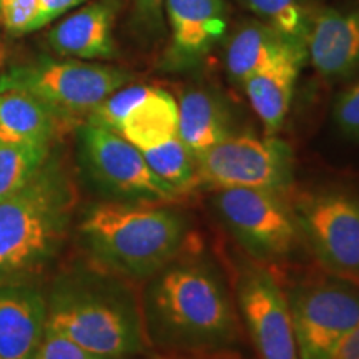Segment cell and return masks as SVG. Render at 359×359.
Listing matches in <instances>:
<instances>
[{
  "mask_svg": "<svg viewBox=\"0 0 359 359\" xmlns=\"http://www.w3.org/2000/svg\"><path fill=\"white\" fill-rule=\"evenodd\" d=\"M156 359H241L233 353H208V354H165Z\"/></svg>",
  "mask_w": 359,
  "mask_h": 359,
  "instance_id": "cell-29",
  "label": "cell"
},
{
  "mask_svg": "<svg viewBox=\"0 0 359 359\" xmlns=\"http://www.w3.org/2000/svg\"><path fill=\"white\" fill-rule=\"evenodd\" d=\"M304 48L281 57L243 83L246 97L262 120L266 137H275L285 123L302 69Z\"/></svg>",
  "mask_w": 359,
  "mask_h": 359,
  "instance_id": "cell-16",
  "label": "cell"
},
{
  "mask_svg": "<svg viewBox=\"0 0 359 359\" xmlns=\"http://www.w3.org/2000/svg\"><path fill=\"white\" fill-rule=\"evenodd\" d=\"M172 27V57L177 62L196 60L224 32L223 0H167Z\"/></svg>",
  "mask_w": 359,
  "mask_h": 359,
  "instance_id": "cell-15",
  "label": "cell"
},
{
  "mask_svg": "<svg viewBox=\"0 0 359 359\" xmlns=\"http://www.w3.org/2000/svg\"><path fill=\"white\" fill-rule=\"evenodd\" d=\"M79 151L85 172L111 200L177 203L183 198L120 133L85 122L79 130Z\"/></svg>",
  "mask_w": 359,
  "mask_h": 359,
  "instance_id": "cell-7",
  "label": "cell"
},
{
  "mask_svg": "<svg viewBox=\"0 0 359 359\" xmlns=\"http://www.w3.org/2000/svg\"><path fill=\"white\" fill-rule=\"evenodd\" d=\"M47 330L105 359H132L148 344L142 306L123 285L95 273L58 280L47 296Z\"/></svg>",
  "mask_w": 359,
  "mask_h": 359,
  "instance_id": "cell-3",
  "label": "cell"
},
{
  "mask_svg": "<svg viewBox=\"0 0 359 359\" xmlns=\"http://www.w3.org/2000/svg\"><path fill=\"white\" fill-rule=\"evenodd\" d=\"M32 359H105L87 351L65 336L45 327L43 338L35 349Z\"/></svg>",
  "mask_w": 359,
  "mask_h": 359,
  "instance_id": "cell-25",
  "label": "cell"
},
{
  "mask_svg": "<svg viewBox=\"0 0 359 359\" xmlns=\"http://www.w3.org/2000/svg\"><path fill=\"white\" fill-rule=\"evenodd\" d=\"M47 326V296L25 283L0 285V359H32Z\"/></svg>",
  "mask_w": 359,
  "mask_h": 359,
  "instance_id": "cell-12",
  "label": "cell"
},
{
  "mask_svg": "<svg viewBox=\"0 0 359 359\" xmlns=\"http://www.w3.org/2000/svg\"><path fill=\"white\" fill-rule=\"evenodd\" d=\"M135 2H137V6L140 7L143 13H147L150 17H158L163 0H135Z\"/></svg>",
  "mask_w": 359,
  "mask_h": 359,
  "instance_id": "cell-30",
  "label": "cell"
},
{
  "mask_svg": "<svg viewBox=\"0 0 359 359\" xmlns=\"http://www.w3.org/2000/svg\"><path fill=\"white\" fill-rule=\"evenodd\" d=\"M118 133L140 151L177 138L178 102L165 90L148 87L125 115Z\"/></svg>",
  "mask_w": 359,
  "mask_h": 359,
  "instance_id": "cell-20",
  "label": "cell"
},
{
  "mask_svg": "<svg viewBox=\"0 0 359 359\" xmlns=\"http://www.w3.org/2000/svg\"><path fill=\"white\" fill-rule=\"evenodd\" d=\"M83 2L85 0H39V13L34 25V32Z\"/></svg>",
  "mask_w": 359,
  "mask_h": 359,
  "instance_id": "cell-27",
  "label": "cell"
},
{
  "mask_svg": "<svg viewBox=\"0 0 359 359\" xmlns=\"http://www.w3.org/2000/svg\"><path fill=\"white\" fill-rule=\"evenodd\" d=\"M236 302L258 359H299L286 293L268 269L241 271Z\"/></svg>",
  "mask_w": 359,
  "mask_h": 359,
  "instance_id": "cell-11",
  "label": "cell"
},
{
  "mask_svg": "<svg viewBox=\"0 0 359 359\" xmlns=\"http://www.w3.org/2000/svg\"><path fill=\"white\" fill-rule=\"evenodd\" d=\"M116 0H97L67 17L47 34V43L62 57L109 60L116 55L114 39Z\"/></svg>",
  "mask_w": 359,
  "mask_h": 359,
  "instance_id": "cell-13",
  "label": "cell"
},
{
  "mask_svg": "<svg viewBox=\"0 0 359 359\" xmlns=\"http://www.w3.org/2000/svg\"><path fill=\"white\" fill-rule=\"evenodd\" d=\"M132 74L118 67L79 58L37 57L0 75V90H22L39 98L62 123L87 118L100 103L128 85Z\"/></svg>",
  "mask_w": 359,
  "mask_h": 359,
  "instance_id": "cell-5",
  "label": "cell"
},
{
  "mask_svg": "<svg viewBox=\"0 0 359 359\" xmlns=\"http://www.w3.org/2000/svg\"><path fill=\"white\" fill-rule=\"evenodd\" d=\"M75 205L69 175L52 156L0 201V285L22 283L55 257Z\"/></svg>",
  "mask_w": 359,
  "mask_h": 359,
  "instance_id": "cell-4",
  "label": "cell"
},
{
  "mask_svg": "<svg viewBox=\"0 0 359 359\" xmlns=\"http://www.w3.org/2000/svg\"><path fill=\"white\" fill-rule=\"evenodd\" d=\"M311 64L323 77H344L359 65V6L323 11L306 32Z\"/></svg>",
  "mask_w": 359,
  "mask_h": 359,
  "instance_id": "cell-14",
  "label": "cell"
},
{
  "mask_svg": "<svg viewBox=\"0 0 359 359\" xmlns=\"http://www.w3.org/2000/svg\"><path fill=\"white\" fill-rule=\"evenodd\" d=\"M231 135L226 107L206 90H188L178 102V138L200 155Z\"/></svg>",
  "mask_w": 359,
  "mask_h": 359,
  "instance_id": "cell-19",
  "label": "cell"
},
{
  "mask_svg": "<svg viewBox=\"0 0 359 359\" xmlns=\"http://www.w3.org/2000/svg\"><path fill=\"white\" fill-rule=\"evenodd\" d=\"M48 156L47 147L0 143V201L20 190Z\"/></svg>",
  "mask_w": 359,
  "mask_h": 359,
  "instance_id": "cell-22",
  "label": "cell"
},
{
  "mask_svg": "<svg viewBox=\"0 0 359 359\" xmlns=\"http://www.w3.org/2000/svg\"><path fill=\"white\" fill-rule=\"evenodd\" d=\"M250 11L262 17L264 24L293 42L306 43V25L299 0H241Z\"/></svg>",
  "mask_w": 359,
  "mask_h": 359,
  "instance_id": "cell-23",
  "label": "cell"
},
{
  "mask_svg": "<svg viewBox=\"0 0 359 359\" xmlns=\"http://www.w3.org/2000/svg\"><path fill=\"white\" fill-rule=\"evenodd\" d=\"M299 48L304 43L293 42L268 24L241 27L226 48L228 74L233 82L243 85L251 75Z\"/></svg>",
  "mask_w": 359,
  "mask_h": 359,
  "instance_id": "cell-18",
  "label": "cell"
},
{
  "mask_svg": "<svg viewBox=\"0 0 359 359\" xmlns=\"http://www.w3.org/2000/svg\"><path fill=\"white\" fill-rule=\"evenodd\" d=\"M302 238L330 273L359 281V196L304 191L290 201Z\"/></svg>",
  "mask_w": 359,
  "mask_h": 359,
  "instance_id": "cell-10",
  "label": "cell"
},
{
  "mask_svg": "<svg viewBox=\"0 0 359 359\" xmlns=\"http://www.w3.org/2000/svg\"><path fill=\"white\" fill-rule=\"evenodd\" d=\"M142 154L150 168L183 196L200 188L195 155L183 145L178 137L158 147L143 150Z\"/></svg>",
  "mask_w": 359,
  "mask_h": 359,
  "instance_id": "cell-21",
  "label": "cell"
},
{
  "mask_svg": "<svg viewBox=\"0 0 359 359\" xmlns=\"http://www.w3.org/2000/svg\"><path fill=\"white\" fill-rule=\"evenodd\" d=\"M62 122L39 98L22 90H0V143L52 147Z\"/></svg>",
  "mask_w": 359,
  "mask_h": 359,
  "instance_id": "cell-17",
  "label": "cell"
},
{
  "mask_svg": "<svg viewBox=\"0 0 359 359\" xmlns=\"http://www.w3.org/2000/svg\"><path fill=\"white\" fill-rule=\"evenodd\" d=\"M83 248L98 266L145 281L187 251L188 219L172 203L109 200L93 205L79 226Z\"/></svg>",
  "mask_w": 359,
  "mask_h": 359,
  "instance_id": "cell-2",
  "label": "cell"
},
{
  "mask_svg": "<svg viewBox=\"0 0 359 359\" xmlns=\"http://www.w3.org/2000/svg\"><path fill=\"white\" fill-rule=\"evenodd\" d=\"M334 116L338 127L353 138H359V82L344 92L336 103Z\"/></svg>",
  "mask_w": 359,
  "mask_h": 359,
  "instance_id": "cell-26",
  "label": "cell"
},
{
  "mask_svg": "<svg viewBox=\"0 0 359 359\" xmlns=\"http://www.w3.org/2000/svg\"><path fill=\"white\" fill-rule=\"evenodd\" d=\"M147 281L142 316L150 348L163 354H208L240 346V316L212 262L187 250Z\"/></svg>",
  "mask_w": 359,
  "mask_h": 359,
  "instance_id": "cell-1",
  "label": "cell"
},
{
  "mask_svg": "<svg viewBox=\"0 0 359 359\" xmlns=\"http://www.w3.org/2000/svg\"><path fill=\"white\" fill-rule=\"evenodd\" d=\"M288 306L299 359H334L359 325V281L334 273L294 285Z\"/></svg>",
  "mask_w": 359,
  "mask_h": 359,
  "instance_id": "cell-6",
  "label": "cell"
},
{
  "mask_svg": "<svg viewBox=\"0 0 359 359\" xmlns=\"http://www.w3.org/2000/svg\"><path fill=\"white\" fill-rule=\"evenodd\" d=\"M213 206L238 243L259 262L288 258L303 240L285 193L257 188L217 190Z\"/></svg>",
  "mask_w": 359,
  "mask_h": 359,
  "instance_id": "cell-8",
  "label": "cell"
},
{
  "mask_svg": "<svg viewBox=\"0 0 359 359\" xmlns=\"http://www.w3.org/2000/svg\"><path fill=\"white\" fill-rule=\"evenodd\" d=\"M334 359H359V325L343 341Z\"/></svg>",
  "mask_w": 359,
  "mask_h": 359,
  "instance_id": "cell-28",
  "label": "cell"
},
{
  "mask_svg": "<svg viewBox=\"0 0 359 359\" xmlns=\"http://www.w3.org/2000/svg\"><path fill=\"white\" fill-rule=\"evenodd\" d=\"M200 187L257 188L286 193L293 182V154L276 137L230 135L196 155Z\"/></svg>",
  "mask_w": 359,
  "mask_h": 359,
  "instance_id": "cell-9",
  "label": "cell"
},
{
  "mask_svg": "<svg viewBox=\"0 0 359 359\" xmlns=\"http://www.w3.org/2000/svg\"><path fill=\"white\" fill-rule=\"evenodd\" d=\"M39 0H0V22L11 35L34 32Z\"/></svg>",
  "mask_w": 359,
  "mask_h": 359,
  "instance_id": "cell-24",
  "label": "cell"
}]
</instances>
